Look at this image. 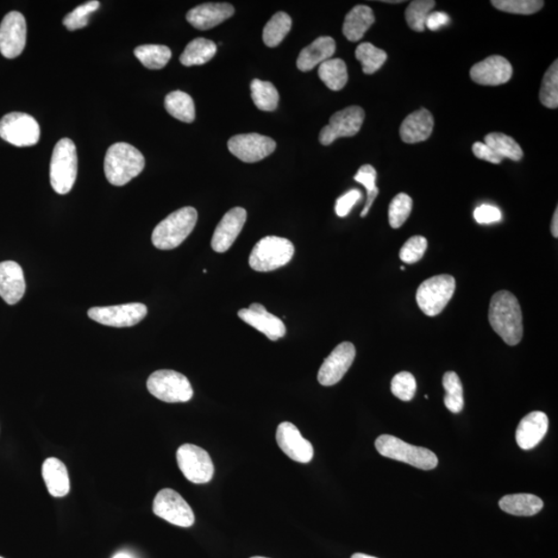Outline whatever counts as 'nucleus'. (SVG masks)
<instances>
[{
  "label": "nucleus",
  "instance_id": "obj_1",
  "mask_svg": "<svg viewBox=\"0 0 558 558\" xmlns=\"http://www.w3.org/2000/svg\"><path fill=\"white\" fill-rule=\"evenodd\" d=\"M489 323L507 346H517L523 336L522 307L515 295L495 293L489 306Z\"/></svg>",
  "mask_w": 558,
  "mask_h": 558
},
{
  "label": "nucleus",
  "instance_id": "obj_2",
  "mask_svg": "<svg viewBox=\"0 0 558 558\" xmlns=\"http://www.w3.org/2000/svg\"><path fill=\"white\" fill-rule=\"evenodd\" d=\"M145 167V159L128 143H115L105 156V174L112 185L123 186L138 177Z\"/></svg>",
  "mask_w": 558,
  "mask_h": 558
},
{
  "label": "nucleus",
  "instance_id": "obj_3",
  "mask_svg": "<svg viewBox=\"0 0 558 558\" xmlns=\"http://www.w3.org/2000/svg\"><path fill=\"white\" fill-rule=\"evenodd\" d=\"M197 221L198 212L193 207H185L171 213L153 230V246L161 250L178 248L190 236Z\"/></svg>",
  "mask_w": 558,
  "mask_h": 558
},
{
  "label": "nucleus",
  "instance_id": "obj_4",
  "mask_svg": "<svg viewBox=\"0 0 558 558\" xmlns=\"http://www.w3.org/2000/svg\"><path fill=\"white\" fill-rule=\"evenodd\" d=\"M78 174V155L75 143L65 138L56 144L50 162V181L59 194L72 191Z\"/></svg>",
  "mask_w": 558,
  "mask_h": 558
},
{
  "label": "nucleus",
  "instance_id": "obj_5",
  "mask_svg": "<svg viewBox=\"0 0 558 558\" xmlns=\"http://www.w3.org/2000/svg\"><path fill=\"white\" fill-rule=\"evenodd\" d=\"M295 248L290 240L278 236L263 238L249 255V266L255 271L271 272L288 264L293 259Z\"/></svg>",
  "mask_w": 558,
  "mask_h": 558
},
{
  "label": "nucleus",
  "instance_id": "obj_6",
  "mask_svg": "<svg viewBox=\"0 0 558 558\" xmlns=\"http://www.w3.org/2000/svg\"><path fill=\"white\" fill-rule=\"evenodd\" d=\"M375 448L387 459L405 462L420 469L429 470L437 467L438 460L432 451L413 446L393 436L382 435L376 438Z\"/></svg>",
  "mask_w": 558,
  "mask_h": 558
},
{
  "label": "nucleus",
  "instance_id": "obj_7",
  "mask_svg": "<svg viewBox=\"0 0 558 558\" xmlns=\"http://www.w3.org/2000/svg\"><path fill=\"white\" fill-rule=\"evenodd\" d=\"M456 281L451 275L443 274L426 279L420 285L417 303L426 316L436 317L444 310L455 293Z\"/></svg>",
  "mask_w": 558,
  "mask_h": 558
},
{
  "label": "nucleus",
  "instance_id": "obj_8",
  "mask_svg": "<svg viewBox=\"0 0 558 558\" xmlns=\"http://www.w3.org/2000/svg\"><path fill=\"white\" fill-rule=\"evenodd\" d=\"M147 389L154 397L168 404L187 403L193 398L190 381L183 373L161 369L149 376Z\"/></svg>",
  "mask_w": 558,
  "mask_h": 558
},
{
  "label": "nucleus",
  "instance_id": "obj_9",
  "mask_svg": "<svg viewBox=\"0 0 558 558\" xmlns=\"http://www.w3.org/2000/svg\"><path fill=\"white\" fill-rule=\"evenodd\" d=\"M40 125L22 112H12L0 121V138L17 147L34 146L40 141Z\"/></svg>",
  "mask_w": 558,
  "mask_h": 558
},
{
  "label": "nucleus",
  "instance_id": "obj_10",
  "mask_svg": "<svg viewBox=\"0 0 558 558\" xmlns=\"http://www.w3.org/2000/svg\"><path fill=\"white\" fill-rule=\"evenodd\" d=\"M177 457L178 467L188 481L194 484H205L213 478L215 466L204 449L185 444L177 450Z\"/></svg>",
  "mask_w": 558,
  "mask_h": 558
},
{
  "label": "nucleus",
  "instance_id": "obj_11",
  "mask_svg": "<svg viewBox=\"0 0 558 558\" xmlns=\"http://www.w3.org/2000/svg\"><path fill=\"white\" fill-rule=\"evenodd\" d=\"M153 513L169 523L191 528L194 523V514L190 505L181 495L170 488L162 489L153 501Z\"/></svg>",
  "mask_w": 558,
  "mask_h": 558
},
{
  "label": "nucleus",
  "instance_id": "obj_12",
  "mask_svg": "<svg viewBox=\"0 0 558 558\" xmlns=\"http://www.w3.org/2000/svg\"><path fill=\"white\" fill-rule=\"evenodd\" d=\"M365 112L358 106H350L332 115L329 124L319 133V142L325 146L331 145L340 138L354 137L359 133L365 122Z\"/></svg>",
  "mask_w": 558,
  "mask_h": 558
},
{
  "label": "nucleus",
  "instance_id": "obj_13",
  "mask_svg": "<svg viewBox=\"0 0 558 558\" xmlns=\"http://www.w3.org/2000/svg\"><path fill=\"white\" fill-rule=\"evenodd\" d=\"M147 316V307L142 303L92 307L89 317L99 324L111 327H133Z\"/></svg>",
  "mask_w": 558,
  "mask_h": 558
},
{
  "label": "nucleus",
  "instance_id": "obj_14",
  "mask_svg": "<svg viewBox=\"0 0 558 558\" xmlns=\"http://www.w3.org/2000/svg\"><path fill=\"white\" fill-rule=\"evenodd\" d=\"M228 148L236 158L253 164L271 155L277 149V143L266 136L244 134L232 137L228 142Z\"/></svg>",
  "mask_w": 558,
  "mask_h": 558
},
{
  "label": "nucleus",
  "instance_id": "obj_15",
  "mask_svg": "<svg viewBox=\"0 0 558 558\" xmlns=\"http://www.w3.org/2000/svg\"><path fill=\"white\" fill-rule=\"evenodd\" d=\"M27 20L19 12H10L0 24V52L5 59L18 58L27 45Z\"/></svg>",
  "mask_w": 558,
  "mask_h": 558
},
{
  "label": "nucleus",
  "instance_id": "obj_16",
  "mask_svg": "<svg viewBox=\"0 0 558 558\" xmlns=\"http://www.w3.org/2000/svg\"><path fill=\"white\" fill-rule=\"evenodd\" d=\"M356 357V349L352 342H342L332 350V353L325 359L319 368L318 381L325 387L334 386L340 382L350 366Z\"/></svg>",
  "mask_w": 558,
  "mask_h": 558
},
{
  "label": "nucleus",
  "instance_id": "obj_17",
  "mask_svg": "<svg viewBox=\"0 0 558 558\" xmlns=\"http://www.w3.org/2000/svg\"><path fill=\"white\" fill-rule=\"evenodd\" d=\"M469 75L480 85L499 86L509 83L513 67L503 56L492 55L470 68Z\"/></svg>",
  "mask_w": 558,
  "mask_h": 558
},
{
  "label": "nucleus",
  "instance_id": "obj_18",
  "mask_svg": "<svg viewBox=\"0 0 558 558\" xmlns=\"http://www.w3.org/2000/svg\"><path fill=\"white\" fill-rule=\"evenodd\" d=\"M247 210L241 207H235L225 213L222 221L217 224L215 233H213L212 249L218 254L227 252L233 246L237 237L240 236L244 224L247 223Z\"/></svg>",
  "mask_w": 558,
  "mask_h": 558
},
{
  "label": "nucleus",
  "instance_id": "obj_19",
  "mask_svg": "<svg viewBox=\"0 0 558 558\" xmlns=\"http://www.w3.org/2000/svg\"><path fill=\"white\" fill-rule=\"evenodd\" d=\"M277 442L282 452L294 461L309 463L313 459L315 451L311 443L305 440L296 426L290 422L279 424L277 430Z\"/></svg>",
  "mask_w": 558,
  "mask_h": 558
},
{
  "label": "nucleus",
  "instance_id": "obj_20",
  "mask_svg": "<svg viewBox=\"0 0 558 558\" xmlns=\"http://www.w3.org/2000/svg\"><path fill=\"white\" fill-rule=\"evenodd\" d=\"M244 323L252 326L255 329L265 334L269 340L277 342L287 334L284 322L278 317L268 312L265 306L259 303H253L248 309H242L238 311Z\"/></svg>",
  "mask_w": 558,
  "mask_h": 558
},
{
  "label": "nucleus",
  "instance_id": "obj_21",
  "mask_svg": "<svg viewBox=\"0 0 558 558\" xmlns=\"http://www.w3.org/2000/svg\"><path fill=\"white\" fill-rule=\"evenodd\" d=\"M233 5L225 3H210L188 11L186 20L194 28L208 30L222 24L234 15Z\"/></svg>",
  "mask_w": 558,
  "mask_h": 558
},
{
  "label": "nucleus",
  "instance_id": "obj_22",
  "mask_svg": "<svg viewBox=\"0 0 558 558\" xmlns=\"http://www.w3.org/2000/svg\"><path fill=\"white\" fill-rule=\"evenodd\" d=\"M548 417L543 412H532L520 421L516 430V442L523 450L538 446L548 431Z\"/></svg>",
  "mask_w": 558,
  "mask_h": 558
},
{
  "label": "nucleus",
  "instance_id": "obj_23",
  "mask_svg": "<svg viewBox=\"0 0 558 558\" xmlns=\"http://www.w3.org/2000/svg\"><path fill=\"white\" fill-rule=\"evenodd\" d=\"M25 288L27 285L21 266L12 261L0 263V297L6 303L14 305L23 298Z\"/></svg>",
  "mask_w": 558,
  "mask_h": 558
},
{
  "label": "nucleus",
  "instance_id": "obj_24",
  "mask_svg": "<svg viewBox=\"0 0 558 558\" xmlns=\"http://www.w3.org/2000/svg\"><path fill=\"white\" fill-rule=\"evenodd\" d=\"M434 125V116L428 109L413 112L401 124V140L407 144L424 142L431 136Z\"/></svg>",
  "mask_w": 558,
  "mask_h": 558
},
{
  "label": "nucleus",
  "instance_id": "obj_25",
  "mask_svg": "<svg viewBox=\"0 0 558 558\" xmlns=\"http://www.w3.org/2000/svg\"><path fill=\"white\" fill-rule=\"evenodd\" d=\"M336 43L331 36H319L300 52L297 67L301 72H310L335 53Z\"/></svg>",
  "mask_w": 558,
  "mask_h": 558
},
{
  "label": "nucleus",
  "instance_id": "obj_26",
  "mask_svg": "<svg viewBox=\"0 0 558 558\" xmlns=\"http://www.w3.org/2000/svg\"><path fill=\"white\" fill-rule=\"evenodd\" d=\"M42 474L48 491L54 498H64L70 492V476L64 462L50 457L43 463Z\"/></svg>",
  "mask_w": 558,
  "mask_h": 558
},
{
  "label": "nucleus",
  "instance_id": "obj_27",
  "mask_svg": "<svg viewBox=\"0 0 558 558\" xmlns=\"http://www.w3.org/2000/svg\"><path fill=\"white\" fill-rule=\"evenodd\" d=\"M374 20L372 8L363 4L356 5L344 19L342 33L350 42H358L372 28Z\"/></svg>",
  "mask_w": 558,
  "mask_h": 558
},
{
  "label": "nucleus",
  "instance_id": "obj_28",
  "mask_svg": "<svg viewBox=\"0 0 558 558\" xmlns=\"http://www.w3.org/2000/svg\"><path fill=\"white\" fill-rule=\"evenodd\" d=\"M543 507L540 498L529 493L509 494L499 500L500 509L515 516H534Z\"/></svg>",
  "mask_w": 558,
  "mask_h": 558
},
{
  "label": "nucleus",
  "instance_id": "obj_29",
  "mask_svg": "<svg viewBox=\"0 0 558 558\" xmlns=\"http://www.w3.org/2000/svg\"><path fill=\"white\" fill-rule=\"evenodd\" d=\"M217 51L215 43L204 37L192 41L180 56V62L185 67L202 66L210 61Z\"/></svg>",
  "mask_w": 558,
  "mask_h": 558
},
{
  "label": "nucleus",
  "instance_id": "obj_30",
  "mask_svg": "<svg viewBox=\"0 0 558 558\" xmlns=\"http://www.w3.org/2000/svg\"><path fill=\"white\" fill-rule=\"evenodd\" d=\"M318 77L329 90H342L349 80L346 62L340 59L326 60L319 65Z\"/></svg>",
  "mask_w": 558,
  "mask_h": 558
},
{
  "label": "nucleus",
  "instance_id": "obj_31",
  "mask_svg": "<svg viewBox=\"0 0 558 558\" xmlns=\"http://www.w3.org/2000/svg\"><path fill=\"white\" fill-rule=\"evenodd\" d=\"M165 108L169 114L183 122L192 123L196 118L193 99L184 91L169 93L165 98Z\"/></svg>",
  "mask_w": 558,
  "mask_h": 558
},
{
  "label": "nucleus",
  "instance_id": "obj_32",
  "mask_svg": "<svg viewBox=\"0 0 558 558\" xmlns=\"http://www.w3.org/2000/svg\"><path fill=\"white\" fill-rule=\"evenodd\" d=\"M135 56L149 70H161L172 58L170 48L164 45H142L135 49Z\"/></svg>",
  "mask_w": 558,
  "mask_h": 558
},
{
  "label": "nucleus",
  "instance_id": "obj_33",
  "mask_svg": "<svg viewBox=\"0 0 558 558\" xmlns=\"http://www.w3.org/2000/svg\"><path fill=\"white\" fill-rule=\"evenodd\" d=\"M292 19L285 12H279L268 21L263 31V41L267 47L274 48L290 33Z\"/></svg>",
  "mask_w": 558,
  "mask_h": 558
},
{
  "label": "nucleus",
  "instance_id": "obj_34",
  "mask_svg": "<svg viewBox=\"0 0 558 558\" xmlns=\"http://www.w3.org/2000/svg\"><path fill=\"white\" fill-rule=\"evenodd\" d=\"M250 90H252V98L256 108L266 112L277 110L279 94L271 83L255 79L250 84Z\"/></svg>",
  "mask_w": 558,
  "mask_h": 558
},
{
  "label": "nucleus",
  "instance_id": "obj_35",
  "mask_svg": "<svg viewBox=\"0 0 558 558\" xmlns=\"http://www.w3.org/2000/svg\"><path fill=\"white\" fill-rule=\"evenodd\" d=\"M485 144L492 148L500 158L518 161L523 158V150L512 137L501 133H491L485 137Z\"/></svg>",
  "mask_w": 558,
  "mask_h": 558
},
{
  "label": "nucleus",
  "instance_id": "obj_36",
  "mask_svg": "<svg viewBox=\"0 0 558 558\" xmlns=\"http://www.w3.org/2000/svg\"><path fill=\"white\" fill-rule=\"evenodd\" d=\"M355 56L360 61L363 72L366 75L378 72L387 60V53L384 50L374 47L371 43H363L357 47Z\"/></svg>",
  "mask_w": 558,
  "mask_h": 558
},
{
  "label": "nucleus",
  "instance_id": "obj_37",
  "mask_svg": "<svg viewBox=\"0 0 558 558\" xmlns=\"http://www.w3.org/2000/svg\"><path fill=\"white\" fill-rule=\"evenodd\" d=\"M443 386L446 390L444 405L451 413H460L465 407V399H463V387L459 374L454 372L444 373Z\"/></svg>",
  "mask_w": 558,
  "mask_h": 558
},
{
  "label": "nucleus",
  "instance_id": "obj_38",
  "mask_svg": "<svg viewBox=\"0 0 558 558\" xmlns=\"http://www.w3.org/2000/svg\"><path fill=\"white\" fill-rule=\"evenodd\" d=\"M434 0H415L412 2L405 11V20L409 27L418 33L425 30V22L431 11L435 9Z\"/></svg>",
  "mask_w": 558,
  "mask_h": 558
},
{
  "label": "nucleus",
  "instance_id": "obj_39",
  "mask_svg": "<svg viewBox=\"0 0 558 558\" xmlns=\"http://www.w3.org/2000/svg\"><path fill=\"white\" fill-rule=\"evenodd\" d=\"M540 100L549 109L558 106V61L555 60L545 73L540 90Z\"/></svg>",
  "mask_w": 558,
  "mask_h": 558
},
{
  "label": "nucleus",
  "instance_id": "obj_40",
  "mask_svg": "<svg viewBox=\"0 0 558 558\" xmlns=\"http://www.w3.org/2000/svg\"><path fill=\"white\" fill-rule=\"evenodd\" d=\"M412 209L413 200L409 194L398 193L389 206V224L393 229H399L411 216Z\"/></svg>",
  "mask_w": 558,
  "mask_h": 558
},
{
  "label": "nucleus",
  "instance_id": "obj_41",
  "mask_svg": "<svg viewBox=\"0 0 558 558\" xmlns=\"http://www.w3.org/2000/svg\"><path fill=\"white\" fill-rule=\"evenodd\" d=\"M495 9L516 15H532L544 6L542 0H492Z\"/></svg>",
  "mask_w": 558,
  "mask_h": 558
},
{
  "label": "nucleus",
  "instance_id": "obj_42",
  "mask_svg": "<svg viewBox=\"0 0 558 558\" xmlns=\"http://www.w3.org/2000/svg\"><path fill=\"white\" fill-rule=\"evenodd\" d=\"M376 174L375 169L372 165H365L359 169L358 173L355 175L354 179L357 183L365 185L367 191V200L365 207V209L361 212V217H365L369 209L372 208V206L374 202L376 197L379 196V188L375 185Z\"/></svg>",
  "mask_w": 558,
  "mask_h": 558
},
{
  "label": "nucleus",
  "instance_id": "obj_43",
  "mask_svg": "<svg viewBox=\"0 0 558 558\" xmlns=\"http://www.w3.org/2000/svg\"><path fill=\"white\" fill-rule=\"evenodd\" d=\"M99 8V2L98 0H92V2L85 3L77 6L76 9L68 12V14L62 20V24L68 30H77L83 28L89 25L90 16L92 12H97Z\"/></svg>",
  "mask_w": 558,
  "mask_h": 558
},
{
  "label": "nucleus",
  "instance_id": "obj_44",
  "mask_svg": "<svg viewBox=\"0 0 558 558\" xmlns=\"http://www.w3.org/2000/svg\"><path fill=\"white\" fill-rule=\"evenodd\" d=\"M417 382L415 376L407 372L399 373L391 381V391L395 397L403 401H411L415 397Z\"/></svg>",
  "mask_w": 558,
  "mask_h": 558
},
{
  "label": "nucleus",
  "instance_id": "obj_45",
  "mask_svg": "<svg viewBox=\"0 0 558 558\" xmlns=\"http://www.w3.org/2000/svg\"><path fill=\"white\" fill-rule=\"evenodd\" d=\"M428 247V242L425 237L413 236L401 248L400 259L406 264H413V263H417L423 258Z\"/></svg>",
  "mask_w": 558,
  "mask_h": 558
},
{
  "label": "nucleus",
  "instance_id": "obj_46",
  "mask_svg": "<svg viewBox=\"0 0 558 558\" xmlns=\"http://www.w3.org/2000/svg\"><path fill=\"white\" fill-rule=\"evenodd\" d=\"M361 198L362 193L359 190H350L347 193H344L343 196L338 198L336 200V215L340 217H346Z\"/></svg>",
  "mask_w": 558,
  "mask_h": 558
},
{
  "label": "nucleus",
  "instance_id": "obj_47",
  "mask_svg": "<svg viewBox=\"0 0 558 558\" xmlns=\"http://www.w3.org/2000/svg\"><path fill=\"white\" fill-rule=\"evenodd\" d=\"M474 217L481 224L498 223L501 219V212L498 207L484 204L475 210Z\"/></svg>",
  "mask_w": 558,
  "mask_h": 558
},
{
  "label": "nucleus",
  "instance_id": "obj_48",
  "mask_svg": "<svg viewBox=\"0 0 558 558\" xmlns=\"http://www.w3.org/2000/svg\"><path fill=\"white\" fill-rule=\"evenodd\" d=\"M473 152L476 158L491 162V164H500L504 160L492 148L486 145L485 143L475 142L473 145Z\"/></svg>",
  "mask_w": 558,
  "mask_h": 558
},
{
  "label": "nucleus",
  "instance_id": "obj_49",
  "mask_svg": "<svg viewBox=\"0 0 558 558\" xmlns=\"http://www.w3.org/2000/svg\"><path fill=\"white\" fill-rule=\"evenodd\" d=\"M450 22V17L444 12H431L428 19H426L425 28H428L432 31H436L446 27Z\"/></svg>",
  "mask_w": 558,
  "mask_h": 558
},
{
  "label": "nucleus",
  "instance_id": "obj_50",
  "mask_svg": "<svg viewBox=\"0 0 558 558\" xmlns=\"http://www.w3.org/2000/svg\"><path fill=\"white\" fill-rule=\"evenodd\" d=\"M551 233L554 238L558 237V209L556 208L553 218V224H551Z\"/></svg>",
  "mask_w": 558,
  "mask_h": 558
},
{
  "label": "nucleus",
  "instance_id": "obj_51",
  "mask_svg": "<svg viewBox=\"0 0 558 558\" xmlns=\"http://www.w3.org/2000/svg\"><path fill=\"white\" fill-rule=\"evenodd\" d=\"M350 558H378V557L367 555V554H355Z\"/></svg>",
  "mask_w": 558,
  "mask_h": 558
},
{
  "label": "nucleus",
  "instance_id": "obj_52",
  "mask_svg": "<svg viewBox=\"0 0 558 558\" xmlns=\"http://www.w3.org/2000/svg\"><path fill=\"white\" fill-rule=\"evenodd\" d=\"M113 558H131V556L130 554H128L121 553V554H117Z\"/></svg>",
  "mask_w": 558,
  "mask_h": 558
},
{
  "label": "nucleus",
  "instance_id": "obj_53",
  "mask_svg": "<svg viewBox=\"0 0 558 558\" xmlns=\"http://www.w3.org/2000/svg\"><path fill=\"white\" fill-rule=\"evenodd\" d=\"M382 3H387V4H401L403 2H397V0H395V2H382Z\"/></svg>",
  "mask_w": 558,
  "mask_h": 558
},
{
  "label": "nucleus",
  "instance_id": "obj_54",
  "mask_svg": "<svg viewBox=\"0 0 558 558\" xmlns=\"http://www.w3.org/2000/svg\"><path fill=\"white\" fill-rule=\"evenodd\" d=\"M250 558H267V557H263V556H254V557H250Z\"/></svg>",
  "mask_w": 558,
  "mask_h": 558
},
{
  "label": "nucleus",
  "instance_id": "obj_55",
  "mask_svg": "<svg viewBox=\"0 0 558 558\" xmlns=\"http://www.w3.org/2000/svg\"><path fill=\"white\" fill-rule=\"evenodd\" d=\"M0 558H3L2 556H0Z\"/></svg>",
  "mask_w": 558,
  "mask_h": 558
}]
</instances>
